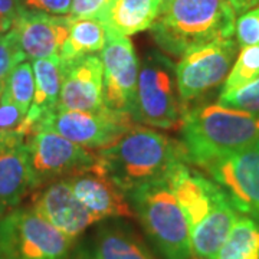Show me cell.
<instances>
[{
    "mask_svg": "<svg viewBox=\"0 0 259 259\" xmlns=\"http://www.w3.org/2000/svg\"><path fill=\"white\" fill-rule=\"evenodd\" d=\"M182 161H186L182 143L136 124L97 153L98 167L125 194L140 186L164 180Z\"/></svg>",
    "mask_w": 259,
    "mask_h": 259,
    "instance_id": "1",
    "label": "cell"
},
{
    "mask_svg": "<svg viewBox=\"0 0 259 259\" xmlns=\"http://www.w3.org/2000/svg\"><path fill=\"white\" fill-rule=\"evenodd\" d=\"M235 22L228 0H163L148 30L163 52L182 58L194 48L231 39Z\"/></svg>",
    "mask_w": 259,
    "mask_h": 259,
    "instance_id": "2",
    "label": "cell"
},
{
    "mask_svg": "<svg viewBox=\"0 0 259 259\" xmlns=\"http://www.w3.org/2000/svg\"><path fill=\"white\" fill-rule=\"evenodd\" d=\"M180 131L186 161L202 167L258 141L259 114L219 102L199 105L186 108Z\"/></svg>",
    "mask_w": 259,
    "mask_h": 259,
    "instance_id": "3",
    "label": "cell"
},
{
    "mask_svg": "<svg viewBox=\"0 0 259 259\" xmlns=\"http://www.w3.org/2000/svg\"><path fill=\"white\" fill-rule=\"evenodd\" d=\"M186 111L176 79V66L164 54L150 51L140 62L137 88L130 115L150 128L179 130Z\"/></svg>",
    "mask_w": 259,
    "mask_h": 259,
    "instance_id": "4",
    "label": "cell"
},
{
    "mask_svg": "<svg viewBox=\"0 0 259 259\" xmlns=\"http://www.w3.org/2000/svg\"><path fill=\"white\" fill-rule=\"evenodd\" d=\"M128 194L139 221L163 258H193L190 226L166 179L140 186Z\"/></svg>",
    "mask_w": 259,
    "mask_h": 259,
    "instance_id": "5",
    "label": "cell"
},
{
    "mask_svg": "<svg viewBox=\"0 0 259 259\" xmlns=\"http://www.w3.org/2000/svg\"><path fill=\"white\" fill-rule=\"evenodd\" d=\"M72 241L33 207L13 209L0 218L2 259H69Z\"/></svg>",
    "mask_w": 259,
    "mask_h": 259,
    "instance_id": "6",
    "label": "cell"
},
{
    "mask_svg": "<svg viewBox=\"0 0 259 259\" xmlns=\"http://www.w3.org/2000/svg\"><path fill=\"white\" fill-rule=\"evenodd\" d=\"M33 189L66 179L97 163V154L51 130L35 128L26 139Z\"/></svg>",
    "mask_w": 259,
    "mask_h": 259,
    "instance_id": "7",
    "label": "cell"
},
{
    "mask_svg": "<svg viewBox=\"0 0 259 259\" xmlns=\"http://www.w3.org/2000/svg\"><path fill=\"white\" fill-rule=\"evenodd\" d=\"M133 125L130 114L108 108L102 111L55 108L40 120L36 128L51 130L81 147L101 150L115 143Z\"/></svg>",
    "mask_w": 259,
    "mask_h": 259,
    "instance_id": "8",
    "label": "cell"
},
{
    "mask_svg": "<svg viewBox=\"0 0 259 259\" xmlns=\"http://www.w3.org/2000/svg\"><path fill=\"white\" fill-rule=\"evenodd\" d=\"M238 42L223 39L194 48L176 65V79L182 101L187 104L225 82L238 54Z\"/></svg>",
    "mask_w": 259,
    "mask_h": 259,
    "instance_id": "9",
    "label": "cell"
},
{
    "mask_svg": "<svg viewBox=\"0 0 259 259\" xmlns=\"http://www.w3.org/2000/svg\"><path fill=\"white\" fill-rule=\"evenodd\" d=\"M202 167L238 212L259 219V140Z\"/></svg>",
    "mask_w": 259,
    "mask_h": 259,
    "instance_id": "10",
    "label": "cell"
},
{
    "mask_svg": "<svg viewBox=\"0 0 259 259\" xmlns=\"http://www.w3.org/2000/svg\"><path fill=\"white\" fill-rule=\"evenodd\" d=\"M101 61L105 107L114 112L130 114L137 88L140 62L128 36L107 33Z\"/></svg>",
    "mask_w": 259,
    "mask_h": 259,
    "instance_id": "11",
    "label": "cell"
},
{
    "mask_svg": "<svg viewBox=\"0 0 259 259\" xmlns=\"http://www.w3.org/2000/svg\"><path fill=\"white\" fill-rule=\"evenodd\" d=\"M102 75V61L98 55L62 62V87L56 108L76 111L105 110Z\"/></svg>",
    "mask_w": 259,
    "mask_h": 259,
    "instance_id": "12",
    "label": "cell"
},
{
    "mask_svg": "<svg viewBox=\"0 0 259 259\" xmlns=\"http://www.w3.org/2000/svg\"><path fill=\"white\" fill-rule=\"evenodd\" d=\"M66 182L76 199L97 219V222L111 218H131L134 214L125 193L97 163L66 177Z\"/></svg>",
    "mask_w": 259,
    "mask_h": 259,
    "instance_id": "13",
    "label": "cell"
},
{
    "mask_svg": "<svg viewBox=\"0 0 259 259\" xmlns=\"http://www.w3.org/2000/svg\"><path fill=\"white\" fill-rule=\"evenodd\" d=\"M32 207L71 241L76 239L83 231L97 222V219L76 199L66 180L48 183L47 187L33 196Z\"/></svg>",
    "mask_w": 259,
    "mask_h": 259,
    "instance_id": "14",
    "label": "cell"
},
{
    "mask_svg": "<svg viewBox=\"0 0 259 259\" xmlns=\"http://www.w3.org/2000/svg\"><path fill=\"white\" fill-rule=\"evenodd\" d=\"M74 20L66 16L19 12L13 32L26 59L59 56Z\"/></svg>",
    "mask_w": 259,
    "mask_h": 259,
    "instance_id": "15",
    "label": "cell"
},
{
    "mask_svg": "<svg viewBox=\"0 0 259 259\" xmlns=\"http://www.w3.org/2000/svg\"><path fill=\"white\" fill-rule=\"evenodd\" d=\"M166 180L185 213L190 231L226 197L225 192L213 180L197 173L186 161L179 163L168 173Z\"/></svg>",
    "mask_w": 259,
    "mask_h": 259,
    "instance_id": "16",
    "label": "cell"
},
{
    "mask_svg": "<svg viewBox=\"0 0 259 259\" xmlns=\"http://www.w3.org/2000/svg\"><path fill=\"white\" fill-rule=\"evenodd\" d=\"M33 189L29 167L26 137L8 134L0 137V218L16 209Z\"/></svg>",
    "mask_w": 259,
    "mask_h": 259,
    "instance_id": "17",
    "label": "cell"
},
{
    "mask_svg": "<svg viewBox=\"0 0 259 259\" xmlns=\"http://www.w3.org/2000/svg\"><path fill=\"white\" fill-rule=\"evenodd\" d=\"M32 66L35 74V94L23 121L28 137L40 120L55 110L62 87V62L59 56L35 59L32 61Z\"/></svg>",
    "mask_w": 259,
    "mask_h": 259,
    "instance_id": "18",
    "label": "cell"
},
{
    "mask_svg": "<svg viewBox=\"0 0 259 259\" xmlns=\"http://www.w3.org/2000/svg\"><path fill=\"white\" fill-rule=\"evenodd\" d=\"M238 219V210L226 196L190 231L192 256L194 259L214 258Z\"/></svg>",
    "mask_w": 259,
    "mask_h": 259,
    "instance_id": "19",
    "label": "cell"
},
{
    "mask_svg": "<svg viewBox=\"0 0 259 259\" xmlns=\"http://www.w3.org/2000/svg\"><path fill=\"white\" fill-rule=\"evenodd\" d=\"M163 0H108L100 15L107 33L131 36L151 28Z\"/></svg>",
    "mask_w": 259,
    "mask_h": 259,
    "instance_id": "20",
    "label": "cell"
},
{
    "mask_svg": "<svg viewBox=\"0 0 259 259\" xmlns=\"http://www.w3.org/2000/svg\"><path fill=\"white\" fill-rule=\"evenodd\" d=\"M107 42V29L100 19L74 20L69 35L61 48V62H71L101 52Z\"/></svg>",
    "mask_w": 259,
    "mask_h": 259,
    "instance_id": "21",
    "label": "cell"
},
{
    "mask_svg": "<svg viewBox=\"0 0 259 259\" xmlns=\"http://www.w3.org/2000/svg\"><path fill=\"white\" fill-rule=\"evenodd\" d=\"M95 259H156L137 236L120 228H104L95 239Z\"/></svg>",
    "mask_w": 259,
    "mask_h": 259,
    "instance_id": "22",
    "label": "cell"
},
{
    "mask_svg": "<svg viewBox=\"0 0 259 259\" xmlns=\"http://www.w3.org/2000/svg\"><path fill=\"white\" fill-rule=\"evenodd\" d=\"M213 259H259V219L239 218Z\"/></svg>",
    "mask_w": 259,
    "mask_h": 259,
    "instance_id": "23",
    "label": "cell"
},
{
    "mask_svg": "<svg viewBox=\"0 0 259 259\" xmlns=\"http://www.w3.org/2000/svg\"><path fill=\"white\" fill-rule=\"evenodd\" d=\"M33 94H35L33 66L29 59H25L13 68L3 97L9 100L12 104H15L26 115L33 100Z\"/></svg>",
    "mask_w": 259,
    "mask_h": 259,
    "instance_id": "24",
    "label": "cell"
},
{
    "mask_svg": "<svg viewBox=\"0 0 259 259\" xmlns=\"http://www.w3.org/2000/svg\"><path fill=\"white\" fill-rule=\"evenodd\" d=\"M259 76V45L241 48V52L232 65L223 82L222 93L241 88Z\"/></svg>",
    "mask_w": 259,
    "mask_h": 259,
    "instance_id": "25",
    "label": "cell"
},
{
    "mask_svg": "<svg viewBox=\"0 0 259 259\" xmlns=\"http://www.w3.org/2000/svg\"><path fill=\"white\" fill-rule=\"evenodd\" d=\"M25 59L26 58L19 47L18 39L13 30L5 35H0V100L5 94L13 68Z\"/></svg>",
    "mask_w": 259,
    "mask_h": 259,
    "instance_id": "26",
    "label": "cell"
},
{
    "mask_svg": "<svg viewBox=\"0 0 259 259\" xmlns=\"http://www.w3.org/2000/svg\"><path fill=\"white\" fill-rule=\"evenodd\" d=\"M219 104L242 111L259 114V76L252 82L228 93H221Z\"/></svg>",
    "mask_w": 259,
    "mask_h": 259,
    "instance_id": "27",
    "label": "cell"
},
{
    "mask_svg": "<svg viewBox=\"0 0 259 259\" xmlns=\"http://www.w3.org/2000/svg\"><path fill=\"white\" fill-rule=\"evenodd\" d=\"M235 35L241 48L259 45V8L248 10L236 19Z\"/></svg>",
    "mask_w": 259,
    "mask_h": 259,
    "instance_id": "28",
    "label": "cell"
},
{
    "mask_svg": "<svg viewBox=\"0 0 259 259\" xmlns=\"http://www.w3.org/2000/svg\"><path fill=\"white\" fill-rule=\"evenodd\" d=\"M19 12L44 13L54 16H66L72 0H16Z\"/></svg>",
    "mask_w": 259,
    "mask_h": 259,
    "instance_id": "29",
    "label": "cell"
},
{
    "mask_svg": "<svg viewBox=\"0 0 259 259\" xmlns=\"http://www.w3.org/2000/svg\"><path fill=\"white\" fill-rule=\"evenodd\" d=\"M108 0H72L68 16L72 20L79 19H98Z\"/></svg>",
    "mask_w": 259,
    "mask_h": 259,
    "instance_id": "30",
    "label": "cell"
},
{
    "mask_svg": "<svg viewBox=\"0 0 259 259\" xmlns=\"http://www.w3.org/2000/svg\"><path fill=\"white\" fill-rule=\"evenodd\" d=\"M19 16L16 0H0V35L10 32Z\"/></svg>",
    "mask_w": 259,
    "mask_h": 259,
    "instance_id": "31",
    "label": "cell"
},
{
    "mask_svg": "<svg viewBox=\"0 0 259 259\" xmlns=\"http://www.w3.org/2000/svg\"><path fill=\"white\" fill-rule=\"evenodd\" d=\"M236 15H242L250 9L259 8V0H228Z\"/></svg>",
    "mask_w": 259,
    "mask_h": 259,
    "instance_id": "32",
    "label": "cell"
},
{
    "mask_svg": "<svg viewBox=\"0 0 259 259\" xmlns=\"http://www.w3.org/2000/svg\"><path fill=\"white\" fill-rule=\"evenodd\" d=\"M72 259H95L93 253H88V252H79L76 256H74Z\"/></svg>",
    "mask_w": 259,
    "mask_h": 259,
    "instance_id": "33",
    "label": "cell"
},
{
    "mask_svg": "<svg viewBox=\"0 0 259 259\" xmlns=\"http://www.w3.org/2000/svg\"><path fill=\"white\" fill-rule=\"evenodd\" d=\"M0 259H2V258H0Z\"/></svg>",
    "mask_w": 259,
    "mask_h": 259,
    "instance_id": "34",
    "label": "cell"
}]
</instances>
